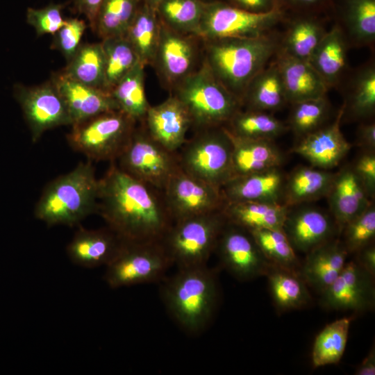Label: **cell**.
Listing matches in <instances>:
<instances>
[{"label": "cell", "mask_w": 375, "mask_h": 375, "mask_svg": "<svg viewBox=\"0 0 375 375\" xmlns=\"http://www.w3.org/2000/svg\"><path fill=\"white\" fill-rule=\"evenodd\" d=\"M320 294V305L326 309L368 311L375 306L374 276L353 259L347 262L337 278Z\"/></svg>", "instance_id": "obj_15"}, {"label": "cell", "mask_w": 375, "mask_h": 375, "mask_svg": "<svg viewBox=\"0 0 375 375\" xmlns=\"http://www.w3.org/2000/svg\"><path fill=\"white\" fill-rule=\"evenodd\" d=\"M327 198L340 235L349 222L372 203L352 166L345 167L336 173Z\"/></svg>", "instance_id": "obj_22"}, {"label": "cell", "mask_w": 375, "mask_h": 375, "mask_svg": "<svg viewBox=\"0 0 375 375\" xmlns=\"http://www.w3.org/2000/svg\"><path fill=\"white\" fill-rule=\"evenodd\" d=\"M150 136L169 151L177 152L191 128L190 115L174 95L149 108L142 122Z\"/></svg>", "instance_id": "obj_19"}, {"label": "cell", "mask_w": 375, "mask_h": 375, "mask_svg": "<svg viewBox=\"0 0 375 375\" xmlns=\"http://www.w3.org/2000/svg\"><path fill=\"white\" fill-rule=\"evenodd\" d=\"M335 174L313 166L297 167L285 179L282 203L292 207L327 197Z\"/></svg>", "instance_id": "obj_28"}, {"label": "cell", "mask_w": 375, "mask_h": 375, "mask_svg": "<svg viewBox=\"0 0 375 375\" xmlns=\"http://www.w3.org/2000/svg\"><path fill=\"white\" fill-rule=\"evenodd\" d=\"M349 42L340 25L326 31L309 62L329 88L336 86L344 73Z\"/></svg>", "instance_id": "obj_27"}, {"label": "cell", "mask_w": 375, "mask_h": 375, "mask_svg": "<svg viewBox=\"0 0 375 375\" xmlns=\"http://www.w3.org/2000/svg\"><path fill=\"white\" fill-rule=\"evenodd\" d=\"M280 40L273 32L256 38L201 40L203 61L241 102L249 83L276 56Z\"/></svg>", "instance_id": "obj_3"}, {"label": "cell", "mask_w": 375, "mask_h": 375, "mask_svg": "<svg viewBox=\"0 0 375 375\" xmlns=\"http://www.w3.org/2000/svg\"><path fill=\"white\" fill-rule=\"evenodd\" d=\"M104 0H72L74 10L83 15L93 31L99 10Z\"/></svg>", "instance_id": "obj_50"}, {"label": "cell", "mask_w": 375, "mask_h": 375, "mask_svg": "<svg viewBox=\"0 0 375 375\" xmlns=\"http://www.w3.org/2000/svg\"><path fill=\"white\" fill-rule=\"evenodd\" d=\"M233 145L225 126L194 131L177 151L181 169L220 188L233 178Z\"/></svg>", "instance_id": "obj_8"}, {"label": "cell", "mask_w": 375, "mask_h": 375, "mask_svg": "<svg viewBox=\"0 0 375 375\" xmlns=\"http://www.w3.org/2000/svg\"><path fill=\"white\" fill-rule=\"evenodd\" d=\"M172 267L160 241L124 240L106 266L103 279L112 289L161 282Z\"/></svg>", "instance_id": "obj_9"}, {"label": "cell", "mask_w": 375, "mask_h": 375, "mask_svg": "<svg viewBox=\"0 0 375 375\" xmlns=\"http://www.w3.org/2000/svg\"><path fill=\"white\" fill-rule=\"evenodd\" d=\"M342 28L349 44L372 47L375 41V0H347Z\"/></svg>", "instance_id": "obj_39"}, {"label": "cell", "mask_w": 375, "mask_h": 375, "mask_svg": "<svg viewBox=\"0 0 375 375\" xmlns=\"http://www.w3.org/2000/svg\"><path fill=\"white\" fill-rule=\"evenodd\" d=\"M349 255L342 240L334 238L306 253L300 276L321 294L342 272Z\"/></svg>", "instance_id": "obj_24"}, {"label": "cell", "mask_w": 375, "mask_h": 375, "mask_svg": "<svg viewBox=\"0 0 375 375\" xmlns=\"http://www.w3.org/2000/svg\"><path fill=\"white\" fill-rule=\"evenodd\" d=\"M356 375L375 374V349L372 348L355 371Z\"/></svg>", "instance_id": "obj_53"}, {"label": "cell", "mask_w": 375, "mask_h": 375, "mask_svg": "<svg viewBox=\"0 0 375 375\" xmlns=\"http://www.w3.org/2000/svg\"><path fill=\"white\" fill-rule=\"evenodd\" d=\"M288 4L298 7H312L322 3L324 0H283Z\"/></svg>", "instance_id": "obj_54"}, {"label": "cell", "mask_w": 375, "mask_h": 375, "mask_svg": "<svg viewBox=\"0 0 375 375\" xmlns=\"http://www.w3.org/2000/svg\"><path fill=\"white\" fill-rule=\"evenodd\" d=\"M227 131L233 145V177L280 167L285 161L272 140L242 138Z\"/></svg>", "instance_id": "obj_26"}, {"label": "cell", "mask_w": 375, "mask_h": 375, "mask_svg": "<svg viewBox=\"0 0 375 375\" xmlns=\"http://www.w3.org/2000/svg\"><path fill=\"white\" fill-rule=\"evenodd\" d=\"M14 95L28 126L33 142L48 130L72 125L67 106L51 80L36 86L17 84Z\"/></svg>", "instance_id": "obj_12"}, {"label": "cell", "mask_w": 375, "mask_h": 375, "mask_svg": "<svg viewBox=\"0 0 375 375\" xmlns=\"http://www.w3.org/2000/svg\"><path fill=\"white\" fill-rule=\"evenodd\" d=\"M173 90V95L187 110L194 131L224 126L242 108L240 101L215 77L203 60Z\"/></svg>", "instance_id": "obj_5"}, {"label": "cell", "mask_w": 375, "mask_h": 375, "mask_svg": "<svg viewBox=\"0 0 375 375\" xmlns=\"http://www.w3.org/2000/svg\"><path fill=\"white\" fill-rule=\"evenodd\" d=\"M160 28L161 22L156 9L141 1L125 37L144 67L153 63Z\"/></svg>", "instance_id": "obj_32"}, {"label": "cell", "mask_w": 375, "mask_h": 375, "mask_svg": "<svg viewBox=\"0 0 375 375\" xmlns=\"http://www.w3.org/2000/svg\"><path fill=\"white\" fill-rule=\"evenodd\" d=\"M173 222L222 210L226 203L220 188L180 169L163 190Z\"/></svg>", "instance_id": "obj_14"}, {"label": "cell", "mask_w": 375, "mask_h": 375, "mask_svg": "<svg viewBox=\"0 0 375 375\" xmlns=\"http://www.w3.org/2000/svg\"><path fill=\"white\" fill-rule=\"evenodd\" d=\"M274 60L288 103L292 104L326 94L328 88L309 61L289 56L278 51Z\"/></svg>", "instance_id": "obj_25"}, {"label": "cell", "mask_w": 375, "mask_h": 375, "mask_svg": "<svg viewBox=\"0 0 375 375\" xmlns=\"http://www.w3.org/2000/svg\"><path fill=\"white\" fill-rule=\"evenodd\" d=\"M226 222L222 210L174 222L160 241L173 266L208 265Z\"/></svg>", "instance_id": "obj_7"}, {"label": "cell", "mask_w": 375, "mask_h": 375, "mask_svg": "<svg viewBox=\"0 0 375 375\" xmlns=\"http://www.w3.org/2000/svg\"><path fill=\"white\" fill-rule=\"evenodd\" d=\"M144 69L138 62L110 91L119 109L137 123L143 122L150 107L144 90Z\"/></svg>", "instance_id": "obj_34"}, {"label": "cell", "mask_w": 375, "mask_h": 375, "mask_svg": "<svg viewBox=\"0 0 375 375\" xmlns=\"http://www.w3.org/2000/svg\"><path fill=\"white\" fill-rule=\"evenodd\" d=\"M353 169L362 183L369 199L375 194V155L366 151L356 160Z\"/></svg>", "instance_id": "obj_48"}, {"label": "cell", "mask_w": 375, "mask_h": 375, "mask_svg": "<svg viewBox=\"0 0 375 375\" xmlns=\"http://www.w3.org/2000/svg\"><path fill=\"white\" fill-rule=\"evenodd\" d=\"M290 207L274 202H226L222 208L227 222L248 231L283 229Z\"/></svg>", "instance_id": "obj_29"}, {"label": "cell", "mask_w": 375, "mask_h": 375, "mask_svg": "<svg viewBox=\"0 0 375 375\" xmlns=\"http://www.w3.org/2000/svg\"><path fill=\"white\" fill-rule=\"evenodd\" d=\"M356 144L367 151H374L375 124L374 122L361 124L356 133Z\"/></svg>", "instance_id": "obj_51"}, {"label": "cell", "mask_w": 375, "mask_h": 375, "mask_svg": "<svg viewBox=\"0 0 375 375\" xmlns=\"http://www.w3.org/2000/svg\"><path fill=\"white\" fill-rule=\"evenodd\" d=\"M284 87L275 60L271 61L249 83L242 99L247 110L273 112L287 103Z\"/></svg>", "instance_id": "obj_30"}, {"label": "cell", "mask_w": 375, "mask_h": 375, "mask_svg": "<svg viewBox=\"0 0 375 375\" xmlns=\"http://www.w3.org/2000/svg\"><path fill=\"white\" fill-rule=\"evenodd\" d=\"M124 240L108 226L88 229L78 226L66 247L69 260L78 267L93 269L106 266L119 249Z\"/></svg>", "instance_id": "obj_21"}, {"label": "cell", "mask_w": 375, "mask_h": 375, "mask_svg": "<svg viewBox=\"0 0 375 375\" xmlns=\"http://www.w3.org/2000/svg\"><path fill=\"white\" fill-rule=\"evenodd\" d=\"M283 16L280 6L266 12L256 13L224 1H205L197 37L202 41L256 38L272 33Z\"/></svg>", "instance_id": "obj_10"}, {"label": "cell", "mask_w": 375, "mask_h": 375, "mask_svg": "<svg viewBox=\"0 0 375 375\" xmlns=\"http://www.w3.org/2000/svg\"><path fill=\"white\" fill-rule=\"evenodd\" d=\"M249 231L270 263L300 274L302 262L283 229L262 228Z\"/></svg>", "instance_id": "obj_41"}, {"label": "cell", "mask_w": 375, "mask_h": 375, "mask_svg": "<svg viewBox=\"0 0 375 375\" xmlns=\"http://www.w3.org/2000/svg\"><path fill=\"white\" fill-rule=\"evenodd\" d=\"M285 176L279 167L235 176L221 191L226 202L282 203Z\"/></svg>", "instance_id": "obj_23"}, {"label": "cell", "mask_w": 375, "mask_h": 375, "mask_svg": "<svg viewBox=\"0 0 375 375\" xmlns=\"http://www.w3.org/2000/svg\"><path fill=\"white\" fill-rule=\"evenodd\" d=\"M352 319L342 317L327 324L316 336L312 350L314 367L338 364L345 351Z\"/></svg>", "instance_id": "obj_37"}, {"label": "cell", "mask_w": 375, "mask_h": 375, "mask_svg": "<svg viewBox=\"0 0 375 375\" xmlns=\"http://www.w3.org/2000/svg\"><path fill=\"white\" fill-rule=\"evenodd\" d=\"M143 3L156 9V6L163 0H141Z\"/></svg>", "instance_id": "obj_55"}, {"label": "cell", "mask_w": 375, "mask_h": 375, "mask_svg": "<svg viewBox=\"0 0 375 375\" xmlns=\"http://www.w3.org/2000/svg\"><path fill=\"white\" fill-rule=\"evenodd\" d=\"M344 110V103L334 122L300 138L292 151L319 169L328 170L337 166L351 148L340 129Z\"/></svg>", "instance_id": "obj_18"}, {"label": "cell", "mask_w": 375, "mask_h": 375, "mask_svg": "<svg viewBox=\"0 0 375 375\" xmlns=\"http://www.w3.org/2000/svg\"><path fill=\"white\" fill-rule=\"evenodd\" d=\"M342 241L349 253H356L372 243L375 236V208L371 203L343 228Z\"/></svg>", "instance_id": "obj_45"}, {"label": "cell", "mask_w": 375, "mask_h": 375, "mask_svg": "<svg viewBox=\"0 0 375 375\" xmlns=\"http://www.w3.org/2000/svg\"><path fill=\"white\" fill-rule=\"evenodd\" d=\"M198 40L196 35L176 32L161 23L153 65L171 90L198 67Z\"/></svg>", "instance_id": "obj_16"}, {"label": "cell", "mask_w": 375, "mask_h": 375, "mask_svg": "<svg viewBox=\"0 0 375 375\" xmlns=\"http://www.w3.org/2000/svg\"><path fill=\"white\" fill-rule=\"evenodd\" d=\"M161 283L160 297L173 319L188 335L203 333L218 306L217 272L208 265L177 269Z\"/></svg>", "instance_id": "obj_2"}, {"label": "cell", "mask_w": 375, "mask_h": 375, "mask_svg": "<svg viewBox=\"0 0 375 375\" xmlns=\"http://www.w3.org/2000/svg\"><path fill=\"white\" fill-rule=\"evenodd\" d=\"M126 241L159 242L173 224L163 192L110 166L99 179L97 212Z\"/></svg>", "instance_id": "obj_1"}, {"label": "cell", "mask_w": 375, "mask_h": 375, "mask_svg": "<svg viewBox=\"0 0 375 375\" xmlns=\"http://www.w3.org/2000/svg\"><path fill=\"white\" fill-rule=\"evenodd\" d=\"M86 28L84 20L76 17L65 19L63 26L53 35L51 49L59 51L68 62L81 46Z\"/></svg>", "instance_id": "obj_46"}, {"label": "cell", "mask_w": 375, "mask_h": 375, "mask_svg": "<svg viewBox=\"0 0 375 375\" xmlns=\"http://www.w3.org/2000/svg\"><path fill=\"white\" fill-rule=\"evenodd\" d=\"M326 31L315 18H298L288 25L284 35L281 36L278 51L308 61Z\"/></svg>", "instance_id": "obj_33"}, {"label": "cell", "mask_w": 375, "mask_h": 375, "mask_svg": "<svg viewBox=\"0 0 375 375\" xmlns=\"http://www.w3.org/2000/svg\"><path fill=\"white\" fill-rule=\"evenodd\" d=\"M138 123L120 110L101 113L70 126L69 147L96 162H115L128 144Z\"/></svg>", "instance_id": "obj_6"}, {"label": "cell", "mask_w": 375, "mask_h": 375, "mask_svg": "<svg viewBox=\"0 0 375 375\" xmlns=\"http://www.w3.org/2000/svg\"><path fill=\"white\" fill-rule=\"evenodd\" d=\"M204 5L203 0H163L156 11L161 23L169 28L197 36Z\"/></svg>", "instance_id": "obj_38"}, {"label": "cell", "mask_w": 375, "mask_h": 375, "mask_svg": "<svg viewBox=\"0 0 375 375\" xmlns=\"http://www.w3.org/2000/svg\"><path fill=\"white\" fill-rule=\"evenodd\" d=\"M98 187L92 162H81L44 187L34 216L49 226H80L84 219L97 212Z\"/></svg>", "instance_id": "obj_4"}, {"label": "cell", "mask_w": 375, "mask_h": 375, "mask_svg": "<svg viewBox=\"0 0 375 375\" xmlns=\"http://www.w3.org/2000/svg\"><path fill=\"white\" fill-rule=\"evenodd\" d=\"M297 206L290 207L283 226L295 251L307 253L338 234L331 215L316 207Z\"/></svg>", "instance_id": "obj_17"}, {"label": "cell", "mask_w": 375, "mask_h": 375, "mask_svg": "<svg viewBox=\"0 0 375 375\" xmlns=\"http://www.w3.org/2000/svg\"><path fill=\"white\" fill-rule=\"evenodd\" d=\"M355 260L365 270L375 276V247L371 243L356 253Z\"/></svg>", "instance_id": "obj_52"}, {"label": "cell", "mask_w": 375, "mask_h": 375, "mask_svg": "<svg viewBox=\"0 0 375 375\" xmlns=\"http://www.w3.org/2000/svg\"><path fill=\"white\" fill-rule=\"evenodd\" d=\"M122 153L115 162L124 173L162 192L178 172L177 152L166 149L138 123Z\"/></svg>", "instance_id": "obj_11"}, {"label": "cell", "mask_w": 375, "mask_h": 375, "mask_svg": "<svg viewBox=\"0 0 375 375\" xmlns=\"http://www.w3.org/2000/svg\"><path fill=\"white\" fill-rule=\"evenodd\" d=\"M275 307L279 312L306 308L312 302L308 285L300 274L271 265L266 275Z\"/></svg>", "instance_id": "obj_31"}, {"label": "cell", "mask_w": 375, "mask_h": 375, "mask_svg": "<svg viewBox=\"0 0 375 375\" xmlns=\"http://www.w3.org/2000/svg\"><path fill=\"white\" fill-rule=\"evenodd\" d=\"M215 252L222 267L242 281L265 276L272 265L260 251L251 233L228 222L219 236Z\"/></svg>", "instance_id": "obj_13"}, {"label": "cell", "mask_w": 375, "mask_h": 375, "mask_svg": "<svg viewBox=\"0 0 375 375\" xmlns=\"http://www.w3.org/2000/svg\"><path fill=\"white\" fill-rule=\"evenodd\" d=\"M345 111L356 119L367 118L375 110V67L364 65L355 74L351 84Z\"/></svg>", "instance_id": "obj_43"}, {"label": "cell", "mask_w": 375, "mask_h": 375, "mask_svg": "<svg viewBox=\"0 0 375 375\" xmlns=\"http://www.w3.org/2000/svg\"><path fill=\"white\" fill-rule=\"evenodd\" d=\"M62 96L72 125L108 111L119 110L110 92L74 81L62 72L50 79Z\"/></svg>", "instance_id": "obj_20"}, {"label": "cell", "mask_w": 375, "mask_h": 375, "mask_svg": "<svg viewBox=\"0 0 375 375\" xmlns=\"http://www.w3.org/2000/svg\"><path fill=\"white\" fill-rule=\"evenodd\" d=\"M101 44L105 58L104 89L110 92L139 60L125 36L104 38Z\"/></svg>", "instance_id": "obj_40"}, {"label": "cell", "mask_w": 375, "mask_h": 375, "mask_svg": "<svg viewBox=\"0 0 375 375\" xmlns=\"http://www.w3.org/2000/svg\"><path fill=\"white\" fill-rule=\"evenodd\" d=\"M224 126L238 138L272 140L289 129L270 112L247 109L238 110Z\"/></svg>", "instance_id": "obj_35"}, {"label": "cell", "mask_w": 375, "mask_h": 375, "mask_svg": "<svg viewBox=\"0 0 375 375\" xmlns=\"http://www.w3.org/2000/svg\"><path fill=\"white\" fill-rule=\"evenodd\" d=\"M240 9L256 13L266 12L281 6L278 0H224Z\"/></svg>", "instance_id": "obj_49"}, {"label": "cell", "mask_w": 375, "mask_h": 375, "mask_svg": "<svg viewBox=\"0 0 375 375\" xmlns=\"http://www.w3.org/2000/svg\"><path fill=\"white\" fill-rule=\"evenodd\" d=\"M64 6L61 3H51L41 8H28L26 22L34 28L38 36L45 34L53 35L65 22L62 15Z\"/></svg>", "instance_id": "obj_47"}, {"label": "cell", "mask_w": 375, "mask_h": 375, "mask_svg": "<svg viewBox=\"0 0 375 375\" xmlns=\"http://www.w3.org/2000/svg\"><path fill=\"white\" fill-rule=\"evenodd\" d=\"M61 72L84 85L105 90V58L101 42L81 44Z\"/></svg>", "instance_id": "obj_36"}, {"label": "cell", "mask_w": 375, "mask_h": 375, "mask_svg": "<svg viewBox=\"0 0 375 375\" xmlns=\"http://www.w3.org/2000/svg\"><path fill=\"white\" fill-rule=\"evenodd\" d=\"M288 128L301 138L322 126L330 109L326 95L292 103Z\"/></svg>", "instance_id": "obj_44"}, {"label": "cell", "mask_w": 375, "mask_h": 375, "mask_svg": "<svg viewBox=\"0 0 375 375\" xmlns=\"http://www.w3.org/2000/svg\"><path fill=\"white\" fill-rule=\"evenodd\" d=\"M141 0H104L99 10L94 32L101 39L125 36Z\"/></svg>", "instance_id": "obj_42"}]
</instances>
